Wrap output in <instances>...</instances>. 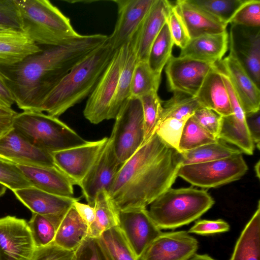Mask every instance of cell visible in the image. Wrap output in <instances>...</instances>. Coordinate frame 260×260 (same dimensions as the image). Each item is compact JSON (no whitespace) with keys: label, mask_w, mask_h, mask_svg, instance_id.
Returning <instances> with one entry per match:
<instances>
[{"label":"cell","mask_w":260,"mask_h":260,"mask_svg":"<svg viewBox=\"0 0 260 260\" xmlns=\"http://www.w3.org/2000/svg\"><path fill=\"white\" fill-rule=\"evenodd\" d=\"M11 108L0 104V138L13 128V121L17 114Z\"/></svg>","instance_id":"obj_51"},{"label":"cell","mask_w":260,"mask_h":260,"mask_svg":"<svg viewBox=\"0 0 260 260\" xmlns=\"http://www.w3.org/2000/svg\"><path fill=\"white\" fill-rule=\"evenodd\" d=\"M245 121L250 137L258 149L260 148V112L245 114Z\"/></svg>","instance_id":"obj_50"},{"label":"cell","mask_w":260,"mask_h":260,"mask_svg":"<svg viewBox=\"0 0 260 260\" xmlns=\"http://www.w3.org/2000/svg\"><path fill=\"white\" fill-rule=\"evenodd\" d=\"M13 128L34 145L50 153L88 141L57 117L43 112L17 113L13 119Z\"/></svg>","instance_id":"obj_6"},{"label":"cell","mask_w":260,"mask_h":260,"mask_svg":"<svg viewBox=\"0 0 260 260\" xmlns=\"http://www.w3.org/2000/svg\"><path fill=\"white\" fill-rule=\"evenodd\" d=\"M174 45L166 22L153 41L149 53L147 62L154 72L161 74L162 69L172 56Z\"/></svg>","instance_id":"obj_34"},{"label":"cell","mask_w":260,"mask_h":260,"mask_svg":"<svg viewBox=\"0 0 260 260\" xmlns=\"http://www.w3.org/2000/svg\"><path fill=\"white\" fill-rule=\"evenodd\" d=\"M219 139L202 127L192 117L185 122L179 144L182 152L217 142Z\"/></svg>","instance_id":"obj_37"},{"label":"cell","mask_w":260,"mask_h":260,"mask_svg":"<svg viewBox=\"0 0 260 260\" xmlns=\"http://www.w3.org/2000/svg\"><path fill=\"white\" fill-rule=\"evenodd\" d=\"M0 183L12 191L32 186L17 165L0 157Z\"/></svg>","instance_id":"obj_41"},{"label":"cell","mask_w":260,"mask_h":260,"mask_svg":"<svg viewBox=\"0 0 260 260\" xmlns=\"http://www.w3.org/2000/svg\"><path fill=\"white\" fill-rule=\"evenodd\" d=\"M0 103L11 108L15 103V100L10 90L5 76L0 71Z\"/></svg>","instance_id":"obj_53"},{"label":"cell","mask_w":260,"mask_h":260,"mask_svg":"<svg viewBox=\"0 0 260 260\" xmlns=\"http://www.w3.org/2000/svg\"><path fill=\"white\" fill-rule=\"evenodd\" d=\"M136 63V56L131 41L127 44L117 89L110 110L109 120L115 118L122 105L131 96V85Z\"/></svg>","instance_id":"obj_32"},{"label":"cell","mask_w":260,"mask_h":260,"mask_svg":"<svg viewBox=\"0 0 260 260\" xmlns=\"http://www.w3.org/2000/svg\"><path fill=\"white\" fill-rule=\"evenodd\" d=\"M109 137L116 155L123 164L141 146L144 140V122L139 98L130 96L122 105Z\"/></svg>","instance_id":"obj_7"},{"label":"cell","mask_w":260,"mask_h":260,"mask_svg":"<svg viewBox=\"0 0 260 260\" xmlns=\"http://www.w3.org/2000/svg\"><path fill=\"white\" fill-rule=\"evenodd\" d=\"M231 24L247 27L260 26V1L246 0L230 21Z\"/></svg>","instance_id":"obj_42"},{"label":"cell","mask_w":260,"mask_h":260,"mask_svg":"<svg viewBox=\"0 0 260 260\" xmlns=\"http://www.w3.org/2000/svg\"><path fill=\"white\" fill-rule=\"evenodd\" d=\"M115 51L107 39L72 68L45 99L40 111L58 117L88 96Z\"/></svg>","instance_id":"obj_3"},{"label":"cell","mask_w":260,"mask_h":260,"mask_svg":"<svg viewBox=\"0 0 260 260\" xmlns=\"http://www.w3.org/2000/svg\"><path fill=\"white\" fill-rule=\"evenodd\" d=\"M229 34L227 31L216 34L202 36L190 39L179 56L200 61L217 63L227 51Z\"/></svg>","instance_id":"obj_26"},{"label":"cell","mask_w":260,"mask_h":260,"mask_svg":"<svg viewBox=\"0 0 260 260\" xmlns=\"http://www.w3.org/2000/svg\"><path fill=\"white\" fill-rule=\"evenodd\" d=\"M118 159L112 139L108 140L79 186L88 204L93 206L97 193L108 190L122 165Z\"/></svg>","instance_id":"obj_15"},{"label":"cell","mask_w":260,"mask_h":260,"mask_svg":"<svg viewBox=\"0 0 260 260\" xmlns=\"http://www.w3.org/2000/svg\"><path fill=\"white\" fill-rule=\"evenodd\" d=\"M108 140V137L87 141L72 148L54 152L52 154L57 168L74 183L80 185L98 158Z\"/></svg>","instance_id":"obj_14"},{"label":"cell","mask_w":260,"mask_h":260,"mask_svg":"<svg viewBox=\"0 0 260 260\" xmlns=\"http://www.w3.org/2000/svg\"><path fill=\"white\" fill-rule=\"evenodd\" d=\"M118 226L121 230L138 260L162 233L146 208L118 211Z\"/></svg>","instance_id":"obj_13"},{"label":"cell","mask_w":260,"mask_h":260,"mask_svg":"<svg viewBox=\"0 0 260 260\" xmlns=\"http://www.w3.org/2000/svg\"><path fill=\"white\" fill-rule=\"evenodd\" d=\"M88 229L73 206L60 223L53 243L66 250L75 251L88 237Z\"/></svg>","instance_id":"obj_28"},{"label":"cell","mask_w":260,"mask_h":260,"mask_svg":"<svg viewBox=\"0 0 260 260\" xmlns=\"http://www.w3.org/2000/svg\"><path fill=\"white\" fill-rule=\"evenodd\" d=\"M161 81V74L154 72L147 61H137L131 85V96L140 98L152 91H157Z\"/></svg>","instance_id":"obj_35"},{"label":"cell","mask_w":260,"mask_h":260,"mask_svg":"<svg viewBox=\"0 0 260 260\" xmlns=\"http://www.w3.org/2000/svg\"><path fill=\"white\" fill-rule=\"evenodd\" d=\"M139 99L142 104L144 122V144L155 133L162 114L163 102L157 91L151 92Z\"/></svg>","instance_id":"obj_38"},{"label":"cell","mask_w":260,"mask_h":260,"mask_svg":"<svg viewBox=\"0 0 260 260\" xmlns=\"http://www.w3.org/2000/svg\"><path fill=\"white\" fill-rule=\"evenodd\" d=\"M230 229L229 224L221 219L214 220H198L189 229L188 233L207 235L228 232Z\"/></svg>","instance_id":"obj_49"},{"label":"cell","mask_w":260,"mask_h":260,"mask_svg":"<svg viewBox=\"0 0 260 260\" xmlns=\"http://www.w3.org/2000/svg\"><path fill=\"white\" fill-rule=\"evenodd\" d=\"M171 2L155 0L131 40L137 62L147 61L151 45L167 21Z\"/></svg>","instance_id":"obj_20"},{"label":"cell","mask_w":260,"mask_h":260,"mask_svg":"<svg viewBox=\"0 0 260 260\" xmlns=\"http://www.w3.org/2000/svg\"><path fill=\"white\" fill-rule=\"evenodd\" d=\"M42 50L21 30L0 31V67L14 65Z\"/></svg>","instance_id":"obj_27"},{"label":"cell","mask_w":260,"mask_h":260,"mask_svg":"<svg viewBox=\"0 0 260 260\" xmlns=\"http://www.w3.org/2000/svg\"><path fill=\"white\" fill-rule=\"evenodd\" d=\"M155 0H115L118 17L108 41L115 51L128 44L134 38Z\"/></svg>","instance_id":"obj_17"},{"label":"cell","mask_w":260,"mask_h":260,"mask_svg":"<svg viewBox=\"0 0 260 260\" xmlns=\"http://www.w3.org/2000/svg\"><path fill=\"white\" fill-rule=\"evenodd\" d=\"M229 94L233 113L222 117L218 139L236 145L242 152L252 155L254 144L246 125L245 113L234 91H230Z\"/></svg>","instance_id":"obj_21"},{"label":"cell","mask_w":260,"mask_h":260,"mask_svg":"<svg viewBox=\"0 0 260 260\" xmlns=\"http://www.w3.org/2000/svg\"><path fill=\"white\" fill-rule=\"evenodd\" d=\"M0 24L22 31V22L15 0H0Z\"/></svg>","instance_id":"obj_45"},{"label":"cell","mask_w":260,"mask_h":260,"mask_svg":"<svg viewBox=\"0 0 260 260\" xmlns=\"http://www.w3.org/2000/svg\"><path fill=\"white\" fill-rule=\"evenodd\" d=\"M259 166H260V161L258 160L257 162L255 164L254 166V170L256 173V176L257 178H259L260 174H259Z\"/></svg>","instance_id":"obj_55"},{"label":"cell","mask_w":260,"mask_h":260,"mask_svg":"<svg viewBox=\"0 0 260 260\" xmlns=\"http://www.w3.org/2000/svg\"><path fill=\"white\" fill-rule=\"evenodd\" d=\"M201 106L224 117L232 114L230 99L218 67L210 72L195 96Z\"/></svg>","instance_id":"obj_25"},{"label":"cell","mask_w":260,"mask_h":260,"mask_svg":"<svg viewBox=\"0 0 260 260\" xmlns=\"http://www.w3.org/2000/svg\"><path fill=\"white\" fill-rule=\"evenodd\" d=\"M75 252L76 260H108L96 238L88 236Z\"/></svg>","instance_id":"obj_48"},{"label":"cell","mask_w":260,"mask_h":260,"mask_svg":"<svg viewBox=\"0 0 260 260\" xmlns=\"http://www.w3.org/2000/svg\"><path fill=\"white\" fill-rule=\"evenodd\" d=\"M127 44L115 50L110 62L88 96L83 115L91 123L96 124L105 120H109L110 110L117 89Z\"/></svg>","instance_id":"obj_9"},{"label":"cell","mask_w":260,"mask_h":260,"mask_svg":"<svg viewBox=\"0 0 260 260\" xmlns=\"http://www.w3.org/2000/svg\"><path fill=\"white\" fill-rule=\"evenodd\" d=\"M230 260H260V202L242 230Z\"/></svg>","instance_id":"obj_29"},{"label":"cell","mask_w":260,"mask_h":260,"mask_svg":"<svg viewBox=\"0 0 260 260\" xmlns=\"http://www.w3.org/2000/svg\"><path fill=\"white\" fill-rule=\"evenodd\" d=\"M36 247L26 220L0 218V260H30Z\"/></svg>","instance_id":"obj_12"},{"label":"cell","mask_w":260,"mask_h":260,"mask_svg":"<svg viewBox=\"0 0 260 260\" xmlns=\"http://www.w3.org/2000/svg\"><path fill=\"white\" fill-rule=\"evenodd\" d=\"M198 248V240L186 231L162 232L140 260H186Z\"/></svg>","instance_id":"obj_19"},{"label":"cell","mask_w":260,"mask_h":260,"mask_svg":"<svg viewBox=\"0 0 260 260\" xmlns=\"http://www.w3.org/2000/svg\"><path fill=\"white\" fill-rule=\"evenodd\" d=\"M163 103L159 122L168 118L186 121L202 107L195 97L179 92L174 93L170 99Z\"/></svg>","instance_id":"obj_36"},{"label":"cell","mask_w":260,"mask_h":260,"mask_svg":"<svg viewBox=\"0 0 260 260\" xmlns=\"http://www.w3.org/2000/svg\"><path fill=\"white\" fill-rule=\"evenodd\" d=\"M28 224L36 247L46 246L53 242L57 229L46 218L32 213Z\"/></svg>","instance_id":"obj_40"},{"label":"cell","mask_w":260,"mask_h":260,"mask_svg":"<svg viewBox=\"0 0 260 260\" xmlns=\"http://www.w3.org/2000/svg\"><path fill=\"white\" fill-rule=\"evenodd\" d=\"M0 157L16 165L56 167L51 153L34 145L13 128L0 138Z\"/></svg>","instance_id":"obj_18"},{"label":"cell","mask_w":260,"mask_h":260,"mask_svg":"<svg viewBox=\"0 0 260 260\" xmlns=\"http://www.w3.org/2000/svg\"><path fill=\"white\" fill-rule=\"evenodd\" d=\"M174 5L190 39L206 35L220 34L226 30L228 25L189 3L187 0L177 1Z\"/></svg>","instance_id":"obj_24"},{"label":"cell","mask_w":260,"mask_h":260,"mask_svg":"<svg viewBox=\"0 0 260 260\" xmlns=\"http://www.w3.org/2000/svg\"><path fill=\"white\" fill-rule=\"evenodd\" d=\"M186 260H216L208 254L195 253Z\"/></svg>","instance_id":"obj_54"},{"label":"cell","mask_w":260,"mask_h":260,"mask_svg":"<svg viewBox=\"0 0 260 260\" xmlns=\"http://www.w3.org/2000/svg\"><path fill=\"white\" fill-rule=\"evenodd\" d=\"M192 116L202 127L218 139L222 116L212 110L200 107Z\"/></svg>","instance_id":"obj_47"},{"label":"cell","mask_w":260,"mask_h":260,"mask_svg":"<svg viewBox=\"0 0 260 260\" xmlns=\"http://www.w3.org/2000/svg\"><path fill=\"white\" fill-rule=\"evenodd\" d=\"M7 189V186L0 183V198L5 194Z\"/></svg>","instance_id":"obj_56"},{"label":"cell","mask_w":260,"mask_h":260,"mask_svg":"<svg viewBox=\"0 0 260 260\" xmlns=\"http://www.w3.org/2000/svg\"><path fill=\"white\" fill-rule=\"evenodd\" d=\"M107 39L102 34L80 35L14 65L0 67L17 106L23 111L41 112L45 99L72 68Z\"/></svg>","instance_id":"obj_1"},{"label":"cell","mask_w":260,"mask_h":260,"mask_svg":"<svg viewBox=\"0 0 260 260\" xmlns=\"http://www.w3.org/2000/svg\"><path fill=\"white\" fill-rule=\"evenodd\" d=\"M242 153L240 149L231 147L219 139L217 142L180 152L179 159L181 166H183L223 159Z\"/></svg>","instance_id":"obj_31"},{"label":"cell","mask_w":260,"mask_h":260,"mask_svg":"<svg viewBox=\"0 0 260 260\" xmlns=\"http://www.w3.org/2000/svg\"><path fill=\"white\" fill-rule=\"evenodd\" d=\"M229 78L245 114L259 110L260 90L248 75L230 54L219 62Z\"/></svg>","instance_id":"obj_22"},{"label":"cell","mask_w":260,"mask_h":260,"mask_svg":"<svg viewBox=\"0 0 260 260\" xmlns=\"http://www.w3.org/2000/svg\"><path fill=\"white\" fill-rule=\"evenodd\" d=\"M17 166L32 186L53 194L74 197V183L56 167Z\"/></svg>","instance_id":"obj_23"},{"label":"cell","mask_w":260,"mask_h":260,"mask_svg":"<svg viewBox=\"0 0 260 260\" xmlns=\"http://www.w3.org/2000/svg\"><path fill=\"white\" fill-rule=\"evenodd\" d=\"M229 44V54L259 88L260 28L231 24Z\"/></svg>","instance_id":"obj_11"},{"label":"cell","mask_w":260,"mask_h":260,"mask_svg":"<svg viewBox=\"0 0 260 260\" xmlns=\"http://www.w3.org/2000/svg\"><path fill=\"white\" fill-rule=\"evenodd\" d=\"M98 238L108 260H138L118 226L104 231Z\"/></svg>","instance_id":"obj_33"},{"label":"cell","mask_w":260,"mask_h":260,"mask_svg":"<svg viewBox=\"0 0 260 260\" xmlns=\"http://www.w3.org/2000/svg\"><path fill=\"white\" fill-rule=\"evenodd\" d=\"M167 22L174 45L183 49L190 38L175 5L171 3Z\"/></svg>","instance_id":"obj_44"},{"label":"cell","mask_w":260,"mask_h":260,"mask_svg":"<svg viewBox=\"0 0 260 260\" xmlns=\"http://www.w3.org/2000/svg\"><path fill=\"white\" fill-rule=\"evenodd\" d=\"M214 204L206 190L171 187L153 201L148 210L160 230H174L199 219Z\"/></svg>","instance_id":"obj_4"},{"label":"cell","mask_w":260,"mask_h":260,"mask_svg":"<svg viewBox=\"0 0 260 260\" xmlns=\"http://www.w3.org/2000/svg\"><path fill=\"white\" fill-rule=\"evenodd\" d=\"M22 31L36 44L57 46L79 36L70 19L47 0H15Z\"/></svg>","instance_id":"obj_5"},{"label":"cell","mask_w":260,"mask_h":260,"mask_svg":"<svg viewBox=\"0 0 260 260\" xmlns=\"http://www.w3.org/2000/svg\"><path fill=\"white\" fill-rule=\"evenodd\" d=\"M228 25L246 0H187Z\"/></svg>","instance_id":"obj_39"},{"label":"cell","mask_w":260,"mask_h":260,"mask_svg":"<svg viewBox=\"0 0 260 260\" xmlns=\"http://www.w3.org/2000/svg\"><path fill=\"white\" fill-rule=\"evenodd\" d=\"M248 170L242 154L206 162L181 166L177 176L202 188L217 187L240 179Z\"/></svg>","instance_id":"obj_8"},{"label":"cell","mask_w":260,"mask_h":260,"mask_svg":"<svg viewBox=\"0 0 260 260\" xmlns=\"http://www.w3.org/2000/svg\"><path fill=\"white\" fill-rule=\"evenodd\" d=\"M73 207L76 209L79 215L90 226L93 223L95 218V211L94 207L89 204H85L76 201L73 204Z\"/></svg>","instance_id":"obj_52"},{"label":"cell","mask_w":260,"mask_h":260,"mask_svg":"<svg viewBox=\"0 0 260 260\" xmlns=\"http://www.w3.org/2000/svg\"><path fill=\"white\" fill-rule=\"evenodd\" d=\"M95 218L88 229V236L99 238L105 231L118 225V211L106 190L96 194L93 206Z\"/></svg>","instance_id":"obj_30"},{"label":"cell","mask_w":260,"mask_h":260,"mask_svg":"<svg viewBox=\"0 0 260 260\" xmlns=\"http://www.w3.org/2000/svg\"><path fill=\"white\" fill-rule=\"evenodd\" d=\"M186 121L168 118L158 124L156 134L170 147L179 152V144L182 129Z\"/></svg>","instance_id":"obj_43"},{"label":"cell","mask_w":260,"mask_h":260,"mask_svg":"<svg viewBox=\"0 0 260 260\" xmlns=\"http://www.w3.org/2000/svg\"><path fill=\"white\" fill-rule=\"evenodd\" d=\"M30 260H76L75 252L66 250L52 243L37 247Z\"/></svg>","instance_id":"obj_46"},{"label":"cell","mask_w":260,"mask_h":260,"mask_svg":"<svg viewBox=\"0 0 260 260\" xmlns=\"http://www.w3.org/2000/svg\"><path fill=\"white\" fill-rule=\"evenodd\" d=\"M17 199L32 213L39 214L48 219L57 229L62 218L79 200L75 197H67L53 194L34 186L13 191Z\"/></svg>","instance_id":"obj_16"},{"label":"cell","mask_w":260,"mask_h":260,"mask_svg":"<svg viewBox=\"0 0 260 260\" xmlns=\"http://www.w3.org/2000/svg\"><path fill=\"white\" fill-rule=\"evenodd\" d=\"M10 29H14L9 27L0 24V31L7 30Z\"/></svg>","instance_id":"obj_57"},{"label":"cell","mask_w":260,"mask_h":260,"mask_svg":"<svg viewBox=\"0 0 260 260\" xmlns=\"http://www.w3.org/2000/svg\"><path fill=\"white\" fill-rule=\"evenodd\" d=\"M0 104H1V103H0Z\"/></svg>","instance_id":"obj_58"},{"label":"cell","mask_w":260,"mask_h":260,"mask_svg":"<svg viewBox=\"0 0 260 260\" xmlns=\"http://www.w3.org/2000/svg\"><path fill=\"white\" fill-rule=\"evenodd\" d=\"M179 152L155 133L121 167L108 190L118 211L146 208L171 188L181 166Z\"/></svg>","instance_id":"obj_2"},{"label":"cell","mask_w":260,"mask_h":260,"mask_svg":"<svg viewBox=\"0 0 260 260\" xmlns=\"http://www.w3.org/2000/svg\"><path fill=\"white\" fill-rule=\"evenodd\" d=\"M218 67L217 63L172 55L165 69L169 90L195 97L207 75Z\"/></svg>","instance_id":"obj_10"}]
</instances>
